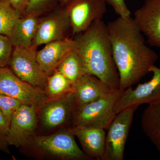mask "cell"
<instances>
[{"mask_svg":"<svg viewBox=\"0 0 160 160\" xmlns=\"http://www.w3.org/2000/svg\"><path fill=\"white\" fill-rule=\"evenodd\" d=\"M56 70L62 73L73 86L86 74L82 58L76 48L64 58Z\"/></svg>","mask_w":160,"mask_h":160,"instance_id":"d6986e66","label":"cell"},{"mask_svg":"<svg viewBox=\"0 0 160 160\" xmlns=\"http://www.w3.org/2000/svg\"><path fill=\"white\" fill-rule=\"evenodd\" d=\"M139 106L133 105L116 114L106 134V148L102 160H123L125 146L135 112Z\"/></svg>","mask_w":160,"mask_h":160,"instance_id":"277c9868","label":"cell"},{"mask_svg":"<svg viewBox=\"0 0 160 160\" xmlns=\"http://www.w3.org/2000/svg\"><path fill=\"white\" fill-rule=\"evenodd\" d=\"M76 49L86 74L96 77L112 90L120 89V78L112 54L107 25L95 21L85 31L76 35Z\"/></svg>","mask_w":160,"mask_h":160,"instance_id":"7a4b0ae2","label":"cell"},{"mask_svg":"<svg viewBox=\"0 0 160 160\" xmlns=\"http://www.w3.org/2000/svg\"><path fill=\"white\" fill-rule=\"evenodd\" d=\"M61 7L39 18L32 46L37 48L41 45L68 38L66 35L71 30V24L65 7Z\"/></svg>","mask_w":160,"mask_h":160,"instance_id":"8fae6325","label":"cell"},{"mask_svg":"<svg viewBox=\"0 0 160 160\" xmlns=\"http://www.w3.org/2000/svg\"><path fill=\"white\" fill-rule=\"evenodd\" d=\"M73 92L54 99H48L40 106L41 119L46 128H56L66 122L75 107Z\"/></svg>","mask_w":160,"mask_h":160,"instance_id":"4fadbf2b","label":"cell"},{"mask_svg":"<svg viewBox=\"0 0 160 160\" xmlns=\"http://www.w3.org/2000/svg\"><path fill=\"white\" fill-rule=\"evenodd\" d=\"M73 89L70 81L56 70L48 76L45 91L48 99H54L73 92Z\"/></svg>","mask_w":160,"mask_h":160,"instance_id":"ffe728a7","label":"cell"},{"mask_svg":"<svg viewBox=\"0 0 160 160\" xmlns=\"http://www.w3.org/2000/svg\"><path fill=\"white\" fill-rule=\"evenodd\" d=\"M83 151L90 158L102 160L106 148V132L105 129L93 127H71Z\"/></svg>","mask_w":160,"mask_h":160,"instance_id":"9a60e30c","label":"cell"},{"mask_svg":"<svg viewBox=\"0 0 160 160\" xmlns=\"http://www.w3.org/2000/svg\"><path fill=\"white\" fill-rule=\"evenodd\" d=\"M143 131L160 153V103L148 105L142 115Z\"/></svg>","mask_w":160,"mask_h":160,"instance_id":"ac0fdd59","label":"cell"},{"mask_svg":"<svg viewBox=\"0 0 160 160\" xmlns=\"http://www.w3.org/2000/svg\"><path fill=\"white\" fill-rule=\"evenodd\" d=\"M133 18L140 31L152 46L160 47V0H146L134 12Z\"/></svg>","mask_w":160,"mask_h":160,"instance_id":"7c38bea8","label":"cell"},{"mask_svg":"<svg viewBox=\"0 0 160 160\" xmlns=\"http://www.w3.org/2000/svg\"><path fill=\"white\" fill-rule=\"evenodd\" d=\"M37 48L14 47L9 65L21 80L45 91L48 76L38 62Z\"/></svg>","mask_w":160,"mask_h":160,"instance_id":"5b68a950","label":"cell"},{"mask_svg":"<svg viewBox=\"0 0 160 160\" xmlns=\"http://www.w3.org/2000/svg\"><path fill=\"white\" fill-rule=\"evenodd\" d=\"M0 93L37 108L48 99L45 91L21 80L7 67L0 68Z\"/></svg>","mask_w":160,"mask_h":160,"instance_id":"52a82bcc","label":"cell"},{"mask_svg":"<svg viewBox=\"0 0 160 160\" xmlns=\"http://www.w3.org/2000/svg\"><path fill=\"white\" fill-rule=\"evenodd\" d=\"M22 105V103L16 99L0 93V110L10 119L14 112Z\"/></svg>","mask_w":160,"mask_h":160,"instance_id":"cb8c5ba5","label":"cell"},{"mask_svg":"<svg viewBox=\"0 0 160 160\" xmlns=\"http://www.w3.org/2000/svg\"><path fill=\"white\" fill-rule=\"evenodd\" d=\"M9 144L6 139V136L0 132V151L9 153Z\"/></svg>","mask_w":160,"mask_h":160,"instance_id":"83f0119b","label":"cell"},{"mask_svg":"<svg viewBox=\"0 0 160 160\" xmlns=\"http://www.w3.org/2000/svg\"><path fill=\"white\" fill-rule=\"evenodd\" d=\"M10 122V119L0 110V132L6 136L9 131Z\"/></svg>","mask_w":160,"mask_h":160,"instance_id":"484cf974","label":"cell"},{"mask_svg":"<svg viewBox=\"0 0 160 160\" xmlns=\"http://www.w3.org/2000/svg\"><path fill=\"white\" fill-rule=\"evenodd\" d=\"M39 18L32 14H23L17 21L9 38L14 47L29 48L32 46Z\"/></svg>","mask_w":160,"mask_h":160,"instance_id":"e0dca14e","label":"cell"},{"mask_svg":"<svg viewBox=\"0 0 160 160\" xmlns=\"http://www.w3.org/2000/svg\"><path fill=\"white\" fill-rule=\"evenodd\" d=\"M22 15L8 0H0V34L9 37L15 24Z\"/></svg>","mask_w":160,"mask_h":160,"instance_id":"44dd1931","label":"cell"},{"mask_svg":"<svg viewBox=\"0 0 160 160\" xmlns=\"http://www.w3.org/2000/svg\"><path fill=\"white\" fill-rule=\"evenodd\" d=\"M12 6L24 14L29 0H8Z\"/></svg>","mask_w":160,"mask_h":160,"instance_id":"4316f807","label":"cell"},{"mask_svg":"<svg viewBox=\"0 0 160 160\" xmlns=\"http://www.w3.org/2000/svg\"><path fill=\"white\" fill-rule=\"evenodd\" d=\"M124 89L113 90L106 96L91 102L75 107L72 127H93L107 130L114 119L116 103Z\"/></svg>","mask_w":160,"mask_h":160,"instance_id":"3957f363","label":"cell"},{"mask_svg":"<svg viewBox=\"0 0 160 160\" xmlns=\"http://www.w3.org/2000/svg\"><path fill=\"white\" fill-rule=\"evenodd\" d=\"M13 48L14 46L10 38L0 34V68L9 65Z\"/></svg>","mask_w":160,"mask_h":160,"instance_id":"603a6c76","label":"cell"},{"mask_svg":"<svg viewBox=\"0 0 160 160\" xmlns=\"http://www.w3.org/2000/svg\"><path fill=\"white\" fill-rule=\"evenodd\" d=\"M151 79L139 84L133 89L131 87L124 90L114 106L116 114L129 106L142 104L160 103V68L154 65L150 68Z\"/></svg>","mask_w":160,"mask_h":160,"instance_id":"9c48e42d","label":"cell"},{"mask_svg":"<svg viewBox=\"0 0 160 160\" xmlns=\"http://www.w3.org/2000/svg\"><path fill=\"white\" fill-rule=\"evenodd\" d=\"M70 0H58V2L61 6H64Z\"/></svg>","mask_w":160,"mask_h":160,"instance_id":"f1b7e54d","label":"cell"},{"mask_svg":"<svg viewBox=\"0 0 160 160\" xmlns=\"http://www.w3.org/2000/svg\"><path fill=\"white\" fill-rule=\"evenodd\" d=\"M106 4L113 8L115 12L122 18L131 16V12L126 5L125 0H104Z\"/></svg>","mask_w":160,"mask_h":160,"instance_id":"d4e9b609","label":"cell"},{"mask_svg":"<svg viewBox=\"0 0 160 160\" xmlns=\"http://www.w3.org/2000/svg\"><path fill=\"white\" fill-rule=\"evenodd\" d=\"M64 6L73 36L85 31L95 21L102 19L107 10L104 0H70Z\"/></svg>","mask_w":160,"mask_h":160,"instance_id":"ba28073f","label":"cell"},{"mask_svg":"<svg viewBox=\"0 0 160 160\" xmlns=\"http://www.w3.org/2000/svg\"><path fill=\"white\" fill-rule=\"evenodd\" d=\"M96 77L83 76L73 86L76 106H82L106 96L113 91Z\"/></svg>","mask_w":160,"mask_h":160,"instance_id":"2e32d148","label":"cell"},{"mask_svg":"<svg viewBox=\"0 0 160 160\" xmlns=\"http://www.w3.org/2000/svg\"><path fill=\"white\" fill-rule=\"evenodd\" d=\"M33 141L41 150L61 159H90L78 146L70 128L53 134L34 137Z\"/></svg>","mask_w":160,"mask_h":160,"instance_id":"8992f818","label":"cell"},{"mask_svg":"<svg viewBox=\"0 0 160 160\" xmlns=\"http://www.w3.org/2000/svg\"><path fill=\"white\" fill-rule=\"evenodd\" d=\"M37 108L21 105L12 115L6 139L9 146L17 148L28 144L38 126Z\"/></svg>","mask_w":160,"mask_h":160,"instance_id":"30bf717a","label":"cell"},{"mask_svg":"<svg viewBox=\"0 0 160 160\" xmlns=\"http://www.w3.org/2000/svg\"><path fill=\"white\" fill-rule=\"evenodd\" d=\"M58 3V0H29L24 14H32L39 17L53 9Z\"/></svg>","mask_w":160,"mask_h":160,"instance_id":"7402d4cb","label":"cell"},{"mask_svg":"<svg viewBox=\"0 0 160 160\" xmlns=\"http://www.w3.org/2000/svg\"><path fill=\"white\" fill-rule=\"evenodd\" d=\"M75 48L74 40L69 38L50 42L37 51L38 62L43 72L49 76L56 70L67 55Z\"/></svg>","mask_w":160,"mask_h":160,"instance_id":"5bb4252c","label":"cell"},{"mask_svg":"<svg viewBox=\"0 0 160 160\" xmlns=\"http://www.w3.org/2000/svg\"><path fill=\"white\" fill-rule=\"evenodd\" d=\"M106 25L119 75L120 89L125 90L150 72L158 56L146 46L142 33L131 16L119 17Z\"/></svg>","mask_w":160,"mask_h":160,"instance_id":"6da1fadb","label":"cell"}]
</instances>
